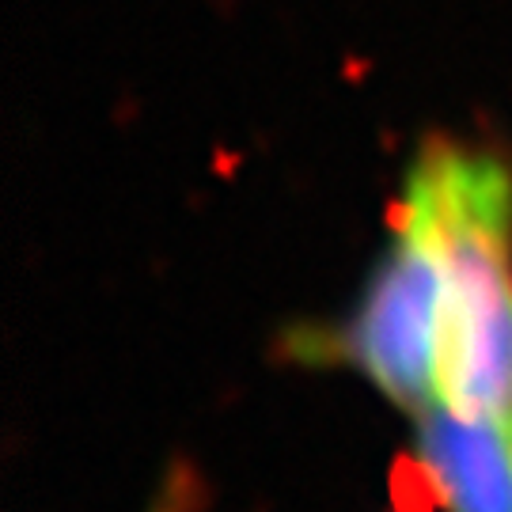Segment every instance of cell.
<instances>
[{"mask_svg":"<svg viewBox=\"0 0 512 512\" xmlns=\"http://www.w3.org/2000/svg\"><path fill=\"white\" fill-rule=\"evenodd\" d=\"M395 239L372 270L365 296L346 327L330 334L323 353L349 361L391 403L418 418L440 403V304L444 277L429 232L403 209H391Z\"/></svg>","mask_w":512,"mask_h":512,"instance_id":"obj_2","label":"cell"},{"mask_svg":"<svg viewBox=\"0 0 512 512\" xmlns=\"http://www.w3.org/2000/svg\"><path fill=\"white\" fill-rule=\"evenodd\" d=\"M418 463L452 512H512V421L433 403L418 414Z\"/></svg>","mask_w":512,"mask_h":512,"instance_id":"obj_3","label":"cell"},{"mask_svg":"<svg viewBox=\"0 0 512 512\" xmlns=\"http://www.w3.org/2000/svg\"><path fill=\"white\" fill-rule=\"evenodd\" d=\"M190 490H194V478H171L167 490L160 494V505L156 512H190Z\"/></svg>","mask_w":512,"mask_h":512,"instance_id":"obj_4","label":"cell"},{"mask_svg":"<svg viewBox=\"0 0 512 512\" xmlns=\"http://www.w3.org/2000/svg\"><path fill=\"white\" fill-rule=\"evenodd\" d=\"M399 209L440 255V403L512 421V171L467 145H425Z\"/></svg>","mask_w":512,"mask_h":512,"instance_id":"obj_1","label":"cell"}]
</instances>
